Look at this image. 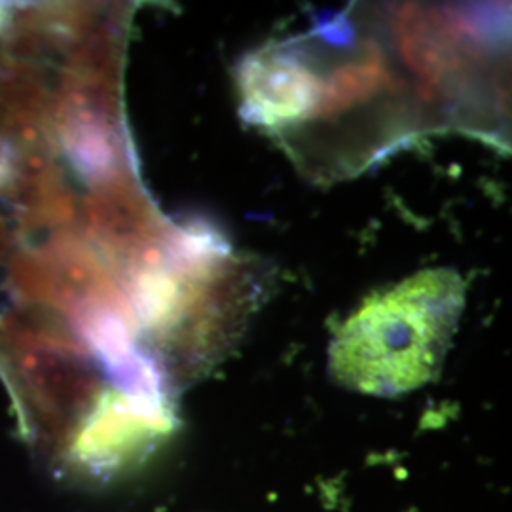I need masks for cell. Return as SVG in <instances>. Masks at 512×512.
<instances>
[{"instance_id":"1","label":"cell","mask_w":512,"mask_h":512,"mask_svg":"<svg viewBox=\"0 0 512 512\" xmlns=\"http://www.w3.org/2000/svg\"><path fill=\"white\" fill-rule=\"evenodd\" d=\"M465 298V281L450 268L423 270L370 296L332 340V378L385 399L429 384L452 346Z\"/></svg>"}]
</instances>
